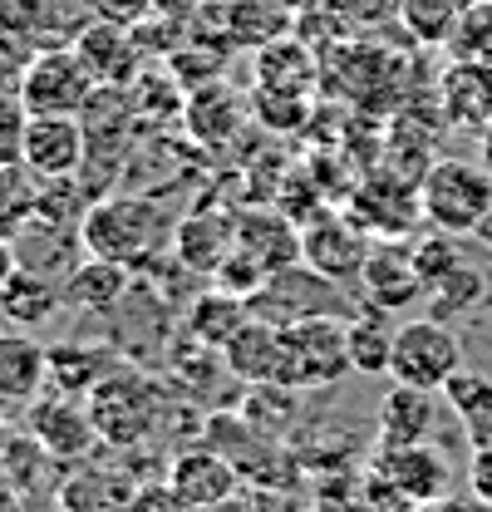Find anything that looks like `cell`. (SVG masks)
Segmentation results:
<instances>
[{
    "mask_svg": "<svg viewBox=\"0 0 492 512\" xmlns=\"http://www.w3.org/2000/svg\"><path fill=\"white\" fill-rule=\"evenodd\" d=\"M173 232H178V217L158 197H148V192L99 197L79 217V247H84V256L114 261V266L133 271V276L153 271L163 256L173 252Z\"/></svg>",
    "mask_w": 492,
    "mask_h": 512,
    "instance_id": "obj_1",
    "label": "cell"
},
{
    "mask_svg": "<svg viewBox=\"0 0 492 512\" xmlns=\"http://www.w3.org/2000/svg\"><path fill=\"white\" fill-rule=\"evenodd\" d=\"M89 414H94V429L104 444L119 448H138L148 444L168 414V389L138 370L119 365L109 380L89 394Z\"/></svg>",
    "mask_w": 492,
    "mask_h": 512,
    "instance_id": "obj_2",
    "label": "cell"
},
{
    "mask_svg": "<svg viewBox=\"0 0 492 512\" xmlns=\"http://www.w3.org/2000/svg\"><path fill=\"white\" fill-rule=\"evenodd\" d=\"M419 212L443 237H473L492 212V173L468 158L433 163L419 183Z\"/></svg>",
    "mask_w": 492,
    "mask_h": 512,
    "instance_id": "obj_3",
    "label": "cell"
},
{
    "mask_svg": "<svg viewBox=\"0 0 492 512\" xmlns=\"http://www.w3.org/2000/svg\"><path fill=\"white\" fill-rule=\"evenodd\" d=\"M458 370H463V340L448 320L414 316L394 325V350H389V380L394 384L443 394V384Z\"/></svg>",
    "mask_w": 492,
    "mask_h": 512,
    "instance_id": "obj_4",
    "label": "cell"
},
{
    "mask_svg": "<svg viewBox=\"0 0 492 512\" xmlns=\"http://www.w3.org/2000/svg\"><path fill=\"white\" fill-rule=\"evenodd\" d=\"M251 311H256V320L291 325V320H310V316L350 320L360 306L345 296V286H335L330 276H320V271H310L306 261H296V266L271 271V276L261 281V291L251 296Z\"/></svg>",
    "mask_w": 492,
    "mask_h": 512,
    "instance_id": "obj_5",
    "label": "cell"
},
{
    "mask_svg": "<svg viewBox=\"0 0 492 512\" xmlns=\"http://www.w3.org/2000/svg\"><path fill=\"white\" fill-rule=\"evenodd\" d=\"M99 94V79L94 69L79 60V50H40L30 74H25V89H20V109L25 114H50V119H79L89 109V99Z\"/></svg>",
    "mask_w": 492,
    "mask_h": 512,
    "instance_id": "obj_6",
    "label": "cell"
},
{
    "mask_svg": "<svg viewBox=\"0 0 492 512\" xmlns=\"http://www.w3.org/2000/svg\"><path fill=\"white\" fill-rule=\"evenodd\" d=\"M369 252H374V242L365 237V227L355 217L320 212L315 222L301 227V261H306L310 271L330 276L335 286H360Z\"/></svg>",
    "mask_w": 492,
    "mask_h": 512,
    "instance_id": "obj_7",
    "label": "cell"
},
{
    "mask_svg": "<svg viewBox=\"0 0 492 512\" xmlns=\"http://www.w3.org/2000/svg\"><path fill=\"white\" fill-rule=\"evenodd\" d=\"M291 360H296V389H330L335 380L355 375L350 370V340L340 316H310L281 325Z\"/></svg>",
    "mask_w": 492,
    "mask_h": 512,
    "instance_id": "obj_8",
    "label": "cell"
},
{
    "mask_svg": "<svg viewBox=\"0 0 492 512\" xmlns=\"http://www.w3.org/2000/svg\"><path fill=\"white\" fill-rule=\"evenodd\" d=\"M20 163L35 178H74L89 158V133L79 119H50V114H25L20 124Z\"/></svg>",
    "mask_w": 492,
    "mask_h": 512,
    "instance_id": "obj_9",
    "label": "cell"
},
{
    "mask_svg": "<svg viewBox=\"0 0 492 512\" xmlns=\"http://www.w3.org/2000/svg\"><path fill=\"white\" fill-rule=\"evenodd\" d=\"M25 419H30V439L45 448L50 458H60V463H74V458H89L94 444H99V429H94V414H89V404H79L74 394H40L30 409H25Z\"/></svg>",
    "mask_w": 492,
    "mask_h": 512,
    "instance_id": "obj_10",
    "label": "cell"
},
{
    "mask_svg": "<svg viewBox=\"0 0 492 512\" xmlns=\"http://www.w3.org/2000/svg\"><path fill=\"white\" fill-rule=\"evenodd\" d=\"M399 498L404 508L414 512L419 503H443L448 498V458L438 453L433 444H409V448H374V468Z\"/></svg>",
    "mask_w": 492,
    "mask_h": 512,
    "instance_id": "obj_11",
    "label": "cell"
},
{
    "mask_svg": "<svg viewBox=\"0 0 492 512\" xmlns=\"http://www.w3.org/2000/svg\"><path fill=\"white\" fill-rule=\"evenodd\" d=\"M222 355H227V370L242 384H286V389H296L291 345H286L281 325H271V320H251Z\"/></svg>",
    "mask_w": 492,
    "mask_h": 512,
    "instance_id": "obj_12",
    "label": "cell"
},
{
    "mask_svg": "<svg viewBox=\"0 0 492 512\" xmlns=\"http://www.w3.org/2000/svg\"><path fill=\"white\" fill-rule=\"evenodd\" d=\"M168 483H173V493H178L192 512H212L217 503H227V498L242 488V473H237L217 448L197 444V448L173 453V463H168Z\"/></svg>",
    "mask_w": 492,
    "mask_h": 512,
    "instance_id": "obj_13",
    "label": "cell"
},
{
    "mask_svg": "<svg viewBox=\"0 0 492 512\" xmlns=\"http://www.w3.org/2000/svg\"><path fill=\"white\" fill-rule=\"evenodd\" d=\"M360 286H365V306H379V311H409L419 296H429V291H424V281H419L414 252H409V247H399V242H389V247H374V252H369Z\"/></svg>",
    "mask_w": 492,
    "mask_h": 512,
    "instance_id": "obj_14",
    "label": "cell"
},
{
    "mask_svg": "<svg viewBox=\"0 0 492 512\" xmlns=\"http://www.w3.org/2000/svg\"><path fill=\"white\" fill-rule=\"evenodd\" d=\"M133 291V271H123L114 261H99V256H84L69 266L64 276V311H79V316H114Z\"/></svg>",
    "mask_w": 492,
    "mask_h": 512,
    "instance_id": "obj_15",
    "label": "cell"
},
{
    "mask_svg": "<svg viewBox=\"0 0 492 512\" xmlns=\"http://www.w3.org/2000/svg\"><path fill=\"white\" fill-rule=\"evenodd\" d=\"M74 50H79V60L94 69V79L99 84H128L133 79V69H138V40H133V30L119 25V20H89L79 35H74Z\"/></svg>",
    "mask_w": 492,
    "mask_h": 512,
    "instance_id": "obj_16",
    "label": "cell"
},
{
    "mask_svg": "<svg viewBox=\"0 0 492 512\" xmlns=\"http://www.w3.org/2000/svg\"><path fill=\"white\" fill-rule=\"evenodd\" d=\"M379 444L384 448H409V444H429L433 424H438V394L433 389H409L394 384L379 399Z\"/></svg>",
    "mask_w": 492,
    "mask_h": 512,
    "instance_id": "obj_17",
    "label": "cell"
},
{
    "mask_svg": "<svg viewBox=\"0 0 492 512\" xmlns=\"http://www.w3.org/2000/svg\"><path fill=\"white\" fill-rule=\"evenodd\" d=\"M0 311H5V320L15 330L35 335V330H45L64 311V286L55 276H45V271L15 266V276L0 286Z\"/></svg>",
    "mask_w": 492,
    "mask_h": 512,
    "instance_id": "obj_18",
    "label": "cell"
},
{
    "mask_svg": "<svg viewBox=\"0 0 492 512\" xmlns=\"http://www.w3.org/2000/svg\"><path fill=\"white\" fill-rule=\"evenodd\" d=\"M50 384L45 365V345L25 330H5L0 335V404H35Z\"/></svg>",
    "mask_w": 492,
    "mask_h": 512,
    "instance_id": "obj_19",
    "label": "cell"
},
{
    "mask_svg": "<svg viewBox=\"0 0 492 512\" xmlns=\"http://www.w3.org/2000/svg\"><path fill=\"white\" fill-rule=\"evenodd\" d=\"M187 340L192 345H202V350H227L237 335H242L246 325H251V301L242 296H232V291H207V296H197L192 306H187Z\"/></svg>",
    "mask_w": 492,
    "mask_h": 512,
    "instance_id": "obj_20",
    "label": "cell"
},
{
    "mask_svg": "<svg viewBox=\"0 0 492 512\" xmlns=\"http://www.w3.org/2000/svg\"><path fill=\"white\" fill-rule=\"evenodd\" d=\"M443 404L458 419L468 448H492V380L478 370H458L443 384Z\"/></svg>",
    "mask_w": 492,
    "mask_h": 512,
    "instance_id": "obj_21",
    "label": "cell"
},
{
    "mask_svg": "<svg viewBox=\"0 0 492 512\" xmlns=\"http://www.w3.org/2000/svg\"><path fill=\"white\" fill-rule=\"evenodd\" d=\"M133 493L138 488L114 468H79L60 478V512H128Z\"/></svg>",
    "mask_w": 492,
    "mask_h": 512,
    "instance_id": "obj_22",
    "label": "cell"
},
{
    "mask_svg": "<svg viewBox=\"0 0 492 512\" xmlns=\"http://www.w3.org/2000/svg\"><path fill=\"white\" fill-rule=\"evenodd\" d=\"M109 350H99V345H79V340H60V345H45V365H50V380L60 394H94L99 384L109 380L119 365L114 360H104Z\"/></svg>",
    "mask_w": 492,
    "mask_h": 512,
    "instance_id": "obj_23",
    "label": "cell"
},
{
    "mask_svg": "<svg viewBox=\"0 0 492 512\" xmlns=\"http://www.w3.org/2000/svg\"><path fill=\"white\" fill-rule=\"evenodd\" d=\"M232 252H237V237H232V227H222L217 217L192 212V217L178 222V232H173V256H178L183 266H192V271H212V276H217V266Z\"/></svg>",
    "mask_w": 492,
    "mask_h": 512,
    "instance_id": "obj_24",
    "label": "cell"
},
{
    "mask_svg": "<svg viewBox=\"0 0 492 512\" xmlns=\"http://www.w3.org/2000/svg\"><path fill=\"white\" fill-rule=\"evenodd\" d=\"M296 25L291 15V0H232L227 5V30L237 45H251V50H266L276 40H286Z\"/></svg>",
    "mask_w": 492,
    "mask_h": 512,
    "instance_id": "obj_25",
    "label": "cell"
},
{
    "mask_svg": "<svg viewBox=\"0 0 492 512\" xmlns=\"http://www.w3.org/2000/svg\"><path fill=\"white\" fill-rule=\"evenodd\" d=\"M389 311L379 306H360L345 320V340H350V370L355 375H389V350H394V330H389Z\"/></svg>",
    "mask_w": 492,
    "mask_h": 512,
    "instance_id": "obj_26",
    "label": "cell"
},
{
    "mask_svg": "<svg viewBox=\"0 0 492 512\" xmlns=\"http://www.w3.org/2000/svg\"><path fill=\"white\" fill-rule=\"evenodd\" d=\"M256 74H261V84H256V89L306 94L310 79H315V55H310L296 35H286V40H276V45L256 50Z\"/></svg>",
    "mask_w": 492,
    "mask_h": 512,
    "instance_id": "obj_27",
    "label": "cell"
},
{
    "mask_svg": "<svg viewBox=\"0 0 492 512\" xmlns=\"http://www.w3.org/2000/svg\"><path fill=\"white\" fill-rule=\"evenodd\" d=\"M468 5L473 0H399V25L419 45H448V35L458 30Z\"/></svg>",
    "mask_w": 492,
    "mask_h": 512,
    "instance_id": "obj_28",
    "label": "cell"
},
{
    "mask_svg": "<svg viewBox=\"0 0 492 512\" xmlns=\"http://www.w3.org/2000/svg\"><path fill=\"white\" fill-rule=\"evenodd\" d=\"M483 296H488L483 271L463 261V266H458V271H448L438 286H429V296H424V301H429V316L433 320H453V316H468Z\"/></svg>",
    "mask_w": 492,
    "mask_h": 512,
    "instance_id": "obj_29",
    "label": "cell"
},
{
    "mask_svg": "<svg viewBox=\"0 0 492 512\" xmlns=\"http://www.w3.org/2000/svg\"><path fill=\"white\" fill-rule=\"evenodd\" d=\"M296 394L301 389H286V384H251V399L242 404V414L266 434V439H281L296 419Z\"/></svg>",
    "mask_w": 492,
    "mask_h": 512,
    "instance_id": "obj_30",
    "label": "cell"
},
{
    "mask_svg": "<svg viewBox=\"0 0 492 512\" xmlns=\"http://www.w3.org/2000/svg\"><path fill=\"white\" fill-rule=\"evenodd\" d=\"M448 55L458 64H492V0H473L448 35Z\"/></svg>",
    "mask_w": 492,
    "mask_h": 512,
    "instance_id": "obj_31",
    "label": "cell"
},
{
    "mask_svg": "<svg viewBox=\"0 0 492 512\" xmlns=\"http://www.w3.org/2000/svg\"><path fill=\"white\" fill-rule=\"evenodd\" d=\"M409 252H414V266H419L424 291H429V286H438L448 271H458V266H463L458 242H453V237H443V232H433V237H424V242H414Z\"/></svg>",
    "mask_w": 492,
    "mask_h": 512,
    "instance_id": "obj_32",
    "label": "cell"
},
{
    "mask_svg": "<svg viewBox=\"0 0 492 512\" xmlns=\"http://www.w3.org/2000/svg\"><path fill=\"white\" fill-rule=\"evenodd\" d=\"M35 55H40V50H35L25 35H10V30H0V99H20V89H25V74H30Z\"/></svg>",
    "mask_w": 492,
    "mask_h": 512,
    "instance_id": "obj_33",
    "label": "cell"
},
{
    "mask_svg": "<svg viewBox=\"0 0 492 512\" xmlns=\"http://www.w3.org/2000/svg\"><path fill=\"white\" fill-rule=\"evenodd\" d=\"M325 15L345 30H369V25L399 20V0H325Z\"/></svg>",
    "mask_w": 492,
    "mask_h": 512,
    "instance_id": "obj_34",
    "label": "cell"
},
{
    "mask_svg": "<svg viewBox=\"0 0 492 512\" xmlns=\"http://www.w3.org/2000/svg\"><path fill=\"white\" fill-rule=\"evenodd\" d=\"M50 15H55V0H0V30L25 35V40H35Z\"/></svg>",
    "mask_w": 492,
    "mask_h": 512,
    "instance_id": "obj_35",
    "label": "cell"
},
{
    "mask_svg": "<svg viewBox=\"0 0 492 512\" xmlns=\"http://www.w3.org/2000/svg\"><path fill=\"white\" fill-rule=\"evenodd\" d=\"M128 512H192V508L173 493V483H168V478H158V483H143V488L133 493V508Z\"/></svg>",
    "mask_w": 492,
    "mask_h": 512,
    "instance_id": "obj_36",
    "label": "cell"
},
{
    "mask_svg": "<svg viewBox=\"0 0 492 512\" xmlns=\"http://www.w3.org/2000/svg\"><path fill=\"white\" fill-rule=\"evenodd\" d=\"M468 493L492 512V448H473V458H468Z\"/></svg>",
    "mask_w": 492,
    "mask_h": 512,
    "instance_id": "obj_37",
    "label": "cell"
},
{
    "mask_svg": "<svg viewBox=\"0 0 492 512\" xmlns=\"http://www.w3.org/2000/svg\"><path fill=\"white\" fill-rule=\"evenodd\" d=\"M271 503H276L271 493H246V488H237L227 503H217L212 512H271Z\"/></svg>",
    "mask_w": 492,
    "mask_h": 512,
    "instance_id": "obj_38",
    "label": "cell"
},
{
    "mask_svg": "<svg viewBox=\"0 0 492 512\" xmlns=\"http://www.w3.org/2000/svg\"><path fill=\"white\" fill-rule=\"evenodd\" d=\"M15 266H20V256H15V247H5V242H0V286H5V281L15 276Z\"/></svg>",
    "mask_w": 492,
    "mask_h": 512,
    "instance_id": "obj_39",
    "label": "cell"
},
{
    "mask_svg": "<svg viewBox=\"0 0 492 512\" xmlns=\"http://www.w3.org/2000/svg\"><path fill=\"white\" fill-rule=\"evenodd\" d=\"M473 237H478V242H483V247H488V252H492V212H488V217H483V227H478Z\"/></svg>",
    "mask_w": 492,
    "mask_h": 512,
    "instance_id": "obj_40",
    "label": "cell"
},
{
    "mask_svg": "<svg viewBox=\"0 0 492 512\" xmlns=\"http://www.w3.org/2000/svg\"><path fill=\"white\" fill-rule=\"evenodd\" d=\"M0 335H5V311H0Z\"/></svg>",
    "mask_w": 492,
    "mask_h": 512,
    "instance_id": "obj_41",
    "label": "cell"
}]
</instances>
